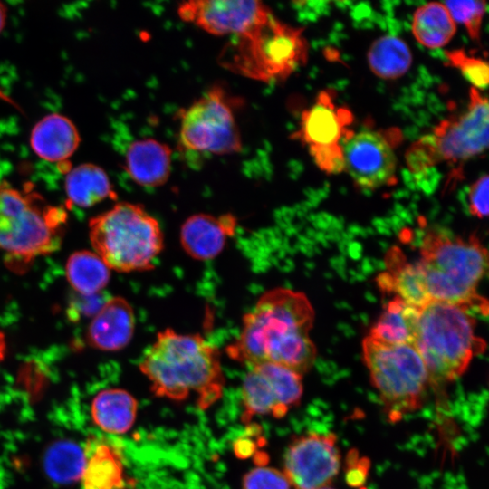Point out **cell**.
Instances as JSON below:
<instances>
[{
  "label": "cell",
  "mask_w": 489,
  "mask_h": 489,
  "mask_svg": "<svg viewBox=\"0 0 489 489\" xmlns=\"http://www.w3.org/2000/svg\"><path fill=\"white\" fill-rule=\"evenodd\" d=\"M243 489H291V484L283 473L272 467L259 466L244 475Z\"/></svg>",
  "instance_id": "obj_31"
},
{
  "label": "cell",
  "mask_w": 489,
  "mask_h": 489,
  "mask_svg": "<svg viewBox=\"0 0 489 489\" xmlns=\"http://www.w3.org/2000/svg\"><path fill=\"white\" fill-rule=\"evenodd\" d=\"M449 63L458 69L474 88L485 89L488 85V63L476 57L469 56L463 49L445 53Z\"/></svg>",
  "instance_id": "obj_30"
},
{
  "label": "cell",
  "mask_w": 489,
  "mask_h": 489,
  "mask_svg": "<svg viewBox=\"0 0 489 489\" xmlns=\"http://www.w3.org/2000/svg\"><path fill=\"white\" fill-rule=\"evenodd\" d=\"M356 467L354 469H350L348 473V480L350 484H360L361 482L364 481V477L366 475V467L360 466Z\"/></svg>",
  "instance_id": "obj_34"
},
{
  "label": "cell",
  "mask_w": 489,
  "mask_h": 489,
  "mask_svg": "<svg viewBox=\"0 0 489 489\" xmlns=\"http://www.w3.org/2000/svg\"><path fill=\"white\" fill-rule=\"evenodd\" d=\"M443 4L455 23L464 24L470 38L478 43L486 3L484 1H446Z\"/></svg>",
  "instance_id": "obj_29"
},
{
  "label": "cell",
  "mask_w": 489,
  "mask_h": 489,
  "mask_svg": "<svg viewBox=\"0 0 489 489\" xmlns=\"http://www.w3.org/2000/svg\"><path fill=\"white\" fill-rule=\"evenodd\" d=\"M385 266L386 270L376 279L382 292L392 293L419 309L431 302L417 263L408 262L398 247L393 246L387 252Z\"/></svg>",
  "instance_id": "obj_18"
},
{
  "label": "cell",
  "mask_w": 489,
  "mask_h": 489,
  "mask_svg": "<svg viewBox=\"0 0 489 489\" xmlns=\"http://www.w3.org/2000/svg\"><path fill=\"white\" fill-rule=\"evenodd\" d=\"M66 211L47 204L34 191L0 185V249L12 268H24L56 251L64 234Z\"/></svg>",
  "instance_id": "obj_5"
},
{
  "label": "cell",
  "mask_w": 489,
  "mask_h": 489,
  "mask_svg": "<svg viewBox=\"0 0 489 489\" xmlns=\"http://www.w3.org/2000/svg\"><path fill=\"white\" fill-rule=\"evenodd\" d=\"M89 227L96 254L117 272L153 269L164 248L158 221L139 204L120 202L91 218Z\"/></svg>",
  "instance_id": "obj_7"
},
{
  "label": "cell",
  "mask_w": 489,
  "mask_h": 489,
  "mask_svg": "<svg viewBox=\"0 0 489 489\" xmlns=\"http://www.w3.org/2000/svg\"><path fill=\"white\" fill-rule=\"evenodd\" d=\"M85 455L82 489H125L121 457L112 446L102 442L91 443Z\"/></svg>",
  "instance_id": "obj_23"
},
{
  "label": "cell",
  "mask_w": 489,
  "mask_h": 489,
  "mask_svg": "<svg viewBox=\"0 0 489 489\" xmlns=\"http://www.w3.org/2000/svg\"><path fill=\"white\" fill-rule=\"evenodd\" d=\"M488 100L471 88L465 110L443 120L407 153L408 168L421 172L440 163L463 167L483 154L488 146Z\"/></svg>",
  "instance_id": "obj_8"
},
{
  "label": "cell",
  "mask_w": 489,
  "mask_h": 489,
  "mask_svg": "<svg viewBox=\"0 0 489 489\" xmlns=\"http://www.w3.org/2000/svg\"><path fill=\"white\" fill-rule=\"evenodd\" d=\"M85 461V449L72 441L60 440L49 446L43 463L49 478L61 484H70L81 480Z\"/></svg>",
  "instance_id": "obj_28"
},
{
  "label": "cell",
  "mask_w": 489,
  "mask_h": 489,
  "mask_svg": "<svg viewBox=\"0 0 489 489\" xmlns=\"http://www.w3.org/2000/svg\"><path fill=\"white\" fill-rule=\"evenodd\" d=\"M80 135L67 117L53 113L43 117L33 128L30 142L34 152L42 159L63 166L77 149Z\"/></svg>",
  "instance_id": "obj_20"
},
{
  "label": "cell",
  "mask_w": 489,
  "mask_h": 489,
  "mask_svg": "<svg viewBox=\"0 0 489 489\" xmlns=\"http://www.w3.org/2000/svg\"><path fill=\"white\" fill-rule=\"evenodd\" d=\"M368 63L372 72L384 80L403 76L412 63V54L408 44L399 37L384 35L369 47Z\"/></svg>",
  "instance_id": "obj_26"
},
{
  "label": "cell",
  "mask_w": 489,
  "mask_h": 489,
  "mask_svg": "<svg viewBox=\"0 0 489 489\" xmlns=\"http://www.w3.org/2000/svg\"><path fill=\"white\" fill-rule=\"evenodd\" d=\"M335 94L333 90L321 91L302 113L300 128L292 135L308 146L317 167L327 174L343 171L342 144L353 133L349 129L352 113L334 102Z\"/></svg>",
  "instance_id": "obj_11"
},
{
  "label": "cell",
  "mask_w": 489,
  "mask_h": 489,
  "mask_svg": "<svg viewBox=\"0 0 489 489\" xmlns=\"http://www.w3.org/2000/svg\"><path fill=\"white\" fill-rule=\"evenodd\" d=\"M321 489H333V488H331V487H329V486H326V487L321 488Z\"/></svg>",
  "instance_id": "obj_37"
},
{
  "label": "cell",
  "mask_w": 489,
  "mask_h": 489,
  "mask_svg": "<svg viewBox=\"0 0 489 489\" xmlns=\"http://www.w3.org/2000/svg\"><path fill=\"white\" fill-rule=\"evenodd\" d=\"M334 435L309 434L293 440L284 455V475L294 489H321L340 469Z\"/></svg>",
  "instance_id": "obj_14"
},
{
  "label": "cell",
  "mask_w": 489,
  "mask_h": 489,
  "mask_svg": "<svg viewBox=\"0 0 489 489\" xmlns=\"http://www.w3.org/2000/svg\"><path fill=\"white\" fill-rule=\"evenodd\" d=\"M70 205L90 207L106 199L115 200L117 194L106 172L91 163L70 168L65 178Z\"/></svg>",
  "instance_id": "obj_22"
},
{
  "label": "cell",
  "mask_w": 489,
  "mask_h": 489,
  "mask_svg": "<svg viewBox=\"0 0 489 489\" xmlns=\"http://www.w3.org/2000/svg\"><path fill=\"white\" fill-rule=\"evenodd\" d=\"M134 331L133 308L127 300L117 296L108 299L93 316L87 331V341L101 350L116 351L130 342Z\"/></svg>",
  "instance_id": "obj_17"
},
{
  "label": "cell",
  "mask_w": 489,
  "mask_h": 489,
  "mask_svg": "<svg viewBox=\"0 0 489 489\" xmlns=\"http://www.w3.org/2000/svg\"><path fill=\"white\" fill-rule=\"evenodd\" d=\"M344 169L360 189L372 190L396 181L397 158L388 135L361 131L342 144Z\"/></svg>",
  "instance_id": "obj_13"
},
{
  "label": "cell",
  "mask_w": 489,
  "mask_h": 489,
  "mask_svg": "<svg viewBox=\"0 0 489 489\" xmlns=\"http://www.w3.org/2000/svg\"><path fill=\"white\" fill-rule=\"evenodd\" d=\"M180 142L194 152L229 155L242 150L232 101L221 87H212L180 114Z\"/></svg>",
  "instance_id": "obj_10"
},
{
  "label": "cell",
  "mask_w": 489,
  "mask_h": 489,
  "mask_svg": "<svg viewBox=\"0 0 489 489\" xmlns=\"http://www.w3.org/2000/svg\"><path fill=\"white\" fill-rule=\"evenodd\" d=\"M313 321L314 310L303 292L283 287L267 290L244 313L241 330L225 352L249 367L271 362L302 375L316 359L310 338Z\"/></svg>",
  "instance_id": "obj_1"
},
{
  "label": "cell",
  "mask_w": 489,
  "mask_h": 489,
  "mask_svg": "<svg viewBox=\"0 0 489 489\" xmlns=\"http://www.w3.org/2000/svg\"><path fill=\"white\" fill-rule=\"evenodd\" d=\"M66 276L74 291L82 295L101 292L110 281V268L96 253L79 251L66 264Z\"/></svg>",
  "instance_id": "obj_27"
},
{
  "label": "cell",
  "mask_w": 489,
  "mask_h": 489,
  "mask_svg": "<svg viewBox=\"0 0 489 489\" xmlns=\"http://www.w3.org/2000/svg\"><path fill=\"white\" fill-rule=\"evenodd\" d=\"M236 226V217L231 214L218 216L204 213L192 215L180 227L181 247L195 260H212L224 250Z\"/></svg>",
  "instance_id": "obj_16"
},
{
  "label": "cell",
  "mask_w": 489,
  "mask_h": 489,
  "mask_svg": "<svg viewBox=\"0 0 489 489\" xmlns=\"http://www.w3.org/2000/svg\"><path fill=\"white\" fill-rule=\"evenodd\" d=\"M138 403L128 391L120 388L105 389L92 399L91 414L93 422L103 431L124 434L136 418Z\"/></svg>",
  "instance_id": "obj_21"
},
{
  "label": "cell",
  "mask_w": 489,
  "mask_h": 489,
  "mask_svg": "<svg viewBox=\"0 0 489 489\" xmlns=\"http://www.w3.org/2000/svg\"><path fill=\"white\" fill-rule=\"evenodd\" d=\"M5 351V336L3 333L0 332V361L4 359Z\"/></svg>",
  "instance_id": "obj_36"
},
{
  "label": "cell",
  "mask_w": 489,
  "mask_h": 489,
  "mask_svg": "<svg viewBox=\"0 0 489 489\" xmlns=\"http://www.w3.org/2000/svg\"><path fill=\"white\" fill-rule=\"evenodd\" d=\"M6 15H7V9L6 6L0 2V33L2 32L5 21H6Z\"/></svg>",
  "instance_id": "obj_35"
},
{
  "label": "cell",
  "mask_w": 489,
  "mask_h": 489,
  "mask_svg": "<svg viewBox=\"0 0 489 489\" xmlns=\"http://www.w3.org/2000/svg\"><path fill=\"white\" fill-rule=\"evenodd\" d=\"M417 263L430 301L487 315V301L476 291L487 270V250L475 234L463 238L429 231L423 238Z\"/></svg>",
  "instance_id": "obj_3"
},
{
  "label": "cell",
  "mask_w": 489,
  "mask_h": 489,
  "mask_svg": "<svg viewBox=\"0 0 489 489\" xmlns=\"http://www.w3.org/2000/svg\"><path fill=\"white\" fill-rule=\"evenodd\" d=\"M303 29L279 21L265 22L234 36L223 48L220 64L232 72L263 82L286 80L308 60Z\"/></svg>",
  "instance_id": "obj_6"
},
{
  "label": "cell",
  "mask_w": 489,
  "mask_h": 489,
  "mask_svg": "<svg viewBox=\"0 0 489 489\" xmlns=\"http://www.w3.org/2000/svg\"><path fill=\"white\" fill-rule=\"evenodd\" d=\"M488 175L484 174L476 179L468 191L469 212L477 218H484L488 215Z\"/></svg>",
  "instance_id": "obj_33"
},
{
  "label": "cell",
  "mask_w": 489,
  "mask_h": 489,
  "mask_svg": "<svg viewBox=\"0 0 489 489\" xmlns=\"http://www.w3.org/2000/svg\"><path fill=\"white\" fill-rule=\"evenodd\" d=\"M362 352L390 420H399L421 405L429 379L414 344H390L368 335Z\"/></svg>",
  "instance_id": "obj_9"
},
{
  "label": "cell",
  "mask_w": 489,
  "mask_h": 489,
  "mask_svg": "<svg viewBox=\"0 0 489 489\" xmlns=\"http://www.w3.org/2000/svg\"><path fill=\"white\" fill-rule=\"evenodd\" d=\"M171 149L157 139L133 141L125 156V169L137 184L158 187L167 183L171 173Z\"/></svg>",
  "instance_id": "obj_19"
},
{
  "label": "cell",
  "mask_w": 489,
  "mask_h": 489,
  "mask_svg": "<svg viewBox=\"0 0 489 489\" xmlns=\"http://www.w3.org/2000/svg\"><path fill=\"white\" fill-rule=\"evenodd\" d=\"M302 394V375L283 366L264 362L251 367L242 385L244 420L255 415L283 417Z\"/></svg>",
  "instance_id": "obj_12"
},
{
  "label": "cell",
  "mask_w": 489,
  "mask_h": 489,
  "mask_svg": "<svg viewBox=\"0 0 489 489\" xmlns=\"http://www.w3.org/2000/svg\"><path fill=\"white\" fill-rule=\"evenodd\" d=\"M475 320L463 306L431 301L420 309L414 346L429 383L454 380L467 369L485 342L475 335Z\"/></svg>",
  "instance_id": "obj_4"
},
{
  "label": "cell",
  "mask_w": 489,
  "mask_h": 489,
  "mask_svg": "<svg viewBox=\"0 0 489 489\" xmlns=\"http://www.w3.org/2000/svg\"><path fill=\"white\" fill-rule=\"evenodd\" d=\"M177 14L211 34L235 36L265 22L273 14L261 1L192 0L180 4Z\"/></svg>",
  "instance_id": "obj_15"
},
{
  "label": "cell",
  "mask_w": 489,
  "mask_h": 489,
  "mask_svg": "<svg viewBox=\"0 0 489 489\" xmlns=\"http://www.w3.org/2000/svg\"><path fill=\"white\" fill-rule=\"evenodd\" d=\"M139 369L158 397L183 400L193 393L202 409L222 397L225 376L220 352L200 334H183L171 328L158 331Z\"/></svg>",
  "instance_id": "obj_2"
},
{
  "label": "cell",
  "mask_w": 489,
  "mask_h": 489,
  "mask_svg": "<svg viewBox=\"0 0 489 489\" xmlns=\"http://www.w3.org/2000/svg\"><path fill=\"white\" fill-rule=\"evenodd\" d=\"M107 300L101 292L91 295H82L76 292L70 301L69 317L72 320H78L82 316H94Z\"/></svg>",
  "instance_id": "obj_32"
},
{
  "label": "cell",
  "mask_w": 489,
  "mask_h": 489,
  "mask_svg": "<svg viewBox=\"0 0 489 489\" xmlns=\"http://www.w3.org/2000/svg\"><path fill=\"white\" fill-rule=\"evenodd\" d=\"M420 309L398 297L390 300L369 336L390 344H414Z\"/></svg>",
  "instance_id": "obj_24"
},
{
  "label": "cell",
  "mask_w": 489,
  "mask_h": 489,
  "mask_svg": "<svg viewBox=\"0 0 489 489\" xmlns=\"http://www.w3.org/2000/svg\"><path fill=\"white\" fill-rule=\"evenodd\" d=\"M455 32L456 24L443 3L426 4L414 13L412 33L417 41L427 48L446 45Z\"/></svg>",
  "instance_id": "obj_25"
}]
</instances>
